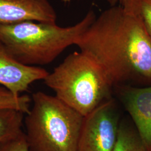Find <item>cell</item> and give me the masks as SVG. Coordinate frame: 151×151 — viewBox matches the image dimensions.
<instances>
[{
  "mask_svg": "<svg viewBox=\"0 0 151 151\" xmlns=\"http://www.w3.org/2000/svg\"><path fill=\"white\" fill-rule=\"evenodd\" d=\"M118 85H151V36L140 17L127 7L103 11L76 42Z\"/></svg>",
  "mask_w": 151,
  "mask_h": 151,
  "instance_id": "obj_1",
  "label": "cell"
},
{
  "mask_svg": "<svg viewBox=\"0 0 151 151\" xmlns=\"http://www.w3.org/2000/svg\"><path fill=\"white\" fill-rule=\"evenodd\" d=\"M96 18L94 11L90 10L80 22L68 27L33 21L0 24V41L22 64L48 65L75 45Z\"/></svg>",
  "mask_w": 151,
  "mask_h": 151,
  "instance_id": "obj_2",
  "label": "cell"
},
{
  "mask_svg": "<svg viewBox=\"0 0 151 151\" xmlns=\"http://www.w3.org/2000/svg\"><path fill=\"white\" fill-rule=\"evenodd\" d=\"M44 82L55 96L83 116L113 98V85L106 73L81 51L68 55Z\"/></svg>",
  "mask_w": 151,
  "mask_h": 151,
  "instance_id": "obj_3",
  "label": "cell"
},
{
  "mask_svg": "<svg viewBox=\"0 0 151 151\" xmlns=\"http://www.w3.org/2000/svg\"><path fill=\"white\" fill-rule=\"evenodd\" d=\"M24 119L29 151H77L84 117L55 96L32 94Z\"/></svg>",
  "mask_w": 151,
  "mask_h": 151,
  "instance_id": "obj_4",
  "label": "cell"
},
{
  "mask_svg": "<svg viewBox=\"0 0 151 151\" xmlns=\"http://www.w3.org/2000/svg\"><path fill=\"white\" fill-rule=\"evenodd\" d=\"M120 123L116 104L112 98L84 117L77 151H113Z\"/></svg>",
  "mask_w": 151,
  "mask_h": 151,
  "instance_id": "obj_5",
  "label": "cell"
},
{
  "mask_svg": "<svg viewBox=\"0 0 151 151\" xmlns=\"http://www.w3.org/2000/svg\"><path fill=\"white\" fill-rule=\"evenodd\" d=\"M114 88L131 116L147 151H151V85H118Z\"/></svg>",
  "mask_w": 151,
  "mask_h": 151,
  "instance_id": "obj_6",
  "label": "cell"
},
{
  "mask_svg": "<svg viewBox=\"0 0 151 151\" xmlns=\"http://www.w3.org/2000/svg\"><path fill=\"white\" fill-rule=\"evenodd\" d=\"M48 72L38 66L22 64L11 55L0 41V85L16 96L27 91L35 81L44 80Z\"/></svg>",
  "mask_w": 151,
  "mask_h": 151,
  "instance_id": "obj_7",
  "label": "cell"
},
{
  "mask_svg": "<svg viewBox=\"0 0 151 151\" xmlns=\"http://www.w3.org/2000/svg\"><path fill=\"white\" fill-rule=\"evenodd\" d=\"M57 14L48 0H0V24L25 21L56 24Z\"/></svg>",
  "mask_w": 151,
  "mask_h": 151,
  "instance_id": "obj_8",
  "label": "cell"
},
{
  "mask_svg": "<svg viewBox=\"0 0 151 151\" xmlns=\"http://www.w3.org/2000/svg\"><path fill=\"white\" fill-rule=\"evenodd\" d=\"M113 151H147L134 125L120 121L118 138Z\"/></svg>",
  "mask_w": 151,
  "mask_h": 151,
  "instance_id": "obj_9",
  "label": "cell"
},
{
  "mask_svg": "<svg viewBox=\"0 0 151 151\" xmlns=\"http://www.w3.org/2000/svg\"><path fill=\"white\" fill-rule=\"evenodd\" d=\"M24 114L15 109H0V143L22 132Z\"/></svg>",
  "mask_w": 151,
  "mask_h": 151,
  "instance_id": "obj_10",
  "label": "cell"
},
{
  "mask_svg": "<svg viewBox=\"0 0 151 151\" xmlns=\"http://www.w3.org/2000/svg\"><path fill=\"white\" fill-rule=\"evenodd\" d=\"M31 101V98L27 95L16 96L5 87L0 86V109H15L26 114L30 111Z\"/></svg>",
  "mask_w": 151,
  "mask_h": 151,
  "instance_id": "obj_11",
  "label": "cell"
},
{
  "mask_svg": "<svg viewBox=\"0 0 151 151\" xmlns=\"http://www.w3.org/2000/svg\"><path fill=\"white\" fill-rule=\"evenodd\" d=\"M120 5L128 7L139 16L151 36V0H124Z\"/></svg>",
  "mask_w": 151,
  "mask_h": 151,
  "instance_id": "obj_12",
  "label": "cell"
},
{
  "mask_svg": "<svg viewBox=\"0 0 151 151\" xmlns=\"http://www.w3.org/2000/svg\"><path fill=\"white\" fill-rule=\"evenodd\" d=\"M0 151H29L25 133L0 143Z\"/></svg>",
  "mask_w": 151,
  "mask_h": 151,
  "instance_id": "obj_13",
  "label": "cell"
},
{
  "mask_svg": "<svg viewBox=\"0 0 151 151\" xmlns=\"http://www.w3.org/2000/svg\"><path fill=\"white\" fill-rule=\"evenodd\" d=\"M107 1L111 6H114L116 5L118 2H119L120 4H121L124 1V0H107Z\"/></svg>",
  "mask_w": 151,
  "mask_h": 151,
  "instance_id": "obj_14",
  "label": "cell"
},
{
  "mask_svg": "<svg viewBox=\"0 0 151 151\" xmlns=\"http://www.w3.org/2000/svg\"><path fill=\"white\" fill-rule=\"evenodd\" d=\"M70 1L71 0H63V1L65 2H70Z\"/></svg>",
  "mask_w": 151,
  "mask_h": 151,
  "instance_id": "obj_15",
  "label": "cell"
}]
</instances>
